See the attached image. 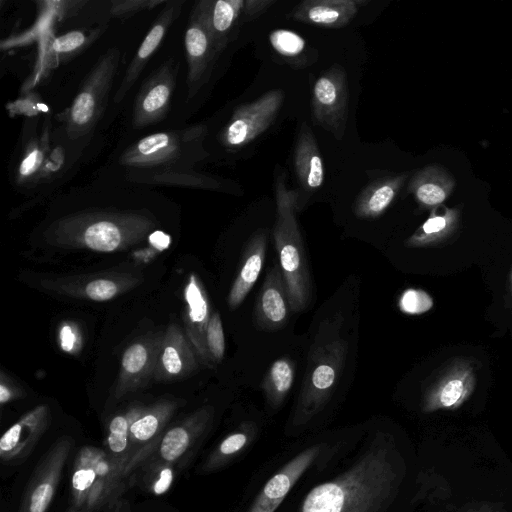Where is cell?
Segmentation results:
<instances>
[{"instance_id":"7402d4cb","label":"cell","mask_w":512,"mask_h":512,"mask_svg":"<svg viewBox=\"0 0 512 512\" xmlns=\"http://www.w3.org/2000/svg\"><path fill=\"white\" fill-rule=\"evenodd\" d=\"M85 453L79 457V464L72 477V487L79 499L93 486L98 475L104 477L108 473V465L101 456L98 455L95 465H92V450L85 449Z\"/></svg>"},{"instance_id":"9a60e30c","label":"cell","mask_w":512,"mask_h":512,"mask_svg":"<svg viewBox=\"0 0 512 512\" xmlns=\"http://www.w3.org/2000/svg\"><path fill=\"white\" fill-rule=\"evenodd\" d=\"M455 185L453 175L445 167L431 164L412 176L408 191L422 209L433 210L450 197Z\"/></svg>"},{"instance_id":"3957f363","label":"cell","mask_w":512,"mask_h":512,"mask_svg":"<svg viewBox=\"0 0 512 512\" xmlns=\"http://www.w3.org/2000/svg\"><path fill=\"white\" fill-rule=\"evenodd\" d=\"M120 60V51L110 48L98 60L83 82L67 117L71 139L88 134L103 115Z\"/></svg>"},{"instance_id":"4316f807","label":"cell","mask_w":512,"mask_h":512,"mask_svg":"<svg viewBox=\"0 0 512 512\" xmlns=\"http://www.w3.org/2000/svg\"><path fill=\"white\" fill-rule=\"evenodd\" d=\"M189 441V435L184 428H172L161 442L160 454L166 461H174L186 451Z\"/></svg>"},{"instance_id":"5b68a950","label":"cell","mask_w":512,"mask_h":512,"mask_svg":"<svg viewBox=\"0 0 512 512\" xmlns=\"http://www.w3.org/2000/svg\"><path fill=\"white\" fill-rule=\"evenodd\" d=\"M196 130L187 132H159L146 136L130 146L120 158V162L138 171H153L152 176L164 177L168 168H175L182 161L184 149L201 144L203 137L184 144Z\"/></svg>"},{"instance_id":"e575fe53","label":"cell","mask_w":512,"mask_h":512,"mask_svg":"<svg viewBox=\"0 0 512 512\" xmlns=\"http://www.w3.org/2000/svg\"><path fill=\"white\" fill-rule=\"evenodd\" d=\"M117 293V287L114 282L106 279H97L91 281L86 286L87 296L95 301H106L111 299Z\"/></svg>"},{"instance_id":"6da1fadb","label":"cell","mask_w":512,"mask_h":512,"mask_svg":"<svg viewBox=\"0 0 512 512\" xmlns=\"http://www.w3.org/2000/svg\"><path fill=\"white\" fill-rule=\"evenodd\" d=\"M276 221L273 229L279 266L286 284L290 309L300 312L311 300V281L305 249L296 219L297 194L288 189L286 173L275 176Z\"/></svg>"},{"instance_id":"2e32d148","label":"cell","mask_w":512,"mask_h":512,"mask_svg":"<svg viewBox=\"0 0 512 512\" xmlns=\"http://www.w3.org/2000/svg\"><path fill=\"white\" fill-rule=\"evenodd\" d=\"M70 444L62 441L50 452L33 482L21 512H45L53 498Z\"/></svg>"},{"instance_id":"ffe728a7","label":"cell","mask_w":512,"mask_h":512,"mask_svg":"<svg viewBox=\"0 0 512 512\" xmlns=\"http://www.w3.org/2000/svg\"><path fill=\"white\" fill-rule=\"evenodd\" d=\"M407 178V173H401L370 183L355 201V215L360 218H377L382 215L395 200Z\"/></svg>"},{"instance_id":"30bf717a","label":"cell","mask_w":512,"mask_h":512,"mask_svg":"<svg viewBox=\"0 0 512 512\" xmlns=\"http://www.w3.org/2000/svg\"><path fill=\"white\" fill-rule=\"evenodd\" d=\"M176 74V64L168 60L148 76L134 102L133 128L142 129L165 118L169 111Z\"/></svg>"},{"instance_id":"8fae6325","label":"cell","mask_w":512,"mask_h":512,"mask_svg":"<svg viewBox=\"0 0 512 512\" xmlns=\"http://www.w3.org/2000/svg\"><path fill=\"white\" fill-rule=\"evenodd\" d=\"M183 4L184 1L182 0L166 2L165 7L158 15L130 62L120 86L114 94L113 101L115 104H119L131 90L147 62L161 44L169 27L180 15Z\"/></svg>"},{"instance_id":"ac0fdd59","label":"cell","mask_w":512,"mask_h":512,"mask_svg":"<svg viewBox=\"0 0 512 512\" xmlns=\"http://www.w3.org/2000/svg\"><path fill=\"white\" fill-rule=\"evenodd\" d=\"M267 237L264 232L255 233L246 245L239 272L228 295V305L237 308L255 285L261 273L266 255Z\"/></svg>"},{"instance_id":"603a6c76","label":"cell","mask_w":512,"mask_h":512,"mask_svg":"<svg viewBox=\"0 0 512 512\" xmlns=\"http://www.w3.org/2000/svg\"><path fill=\"white\" fill-rule=\"evenodd\" d=\"M48 155L47 136L32 138L26 145L17 168L18 182H26L38 176Z\"/></svg>"},{"instance_id":"f35d334b","label":"cell","mask_w":512,"mask_h":512,"mask_svg":"<svg viewBox=\"0 0 512 512\" xmlns=\"http://www.w3.org/2000/svg\"><path fill=\"white\" fill-rule=\"evenodd\" d=\"M173 474L170 468H165L160 472L159 479L155 482L153 486L154 493L157 495L165 493L172 482Z\"/></svg>"},{"instance_id":"cb8c5ba5","label":"cell","mask_w":512,"mask_h":512,"mask_svg":"<svg viewBox=\"0 0 512 512\" xmlns=\"http://www.w3.org/2000/svg\"><path fill=\"white\" fill-rule=\"evenodd\" d=\"M85 244L96 251L110 252L121 242V232L116 224L102 220L89 225L84 232Z\"/></svg>"},{"instance_id":"d4e9b609","label":"cell","mask_w":512,"mask_h":512,"mask_svg":"<svg viewBox=\"0 0 512 512\" xmlns=\"http://www.w3.org/2000/svg\"><path fill=\"white\" fill-rule=\"evenodd\" d=\"M185 297L189 306L190 319L197 326L201 336L206 341V330L210 320L209 305L194 275H191L186 286Z\"/></svg>"},{"instance_id":"d6986e66","label":"cell","mask_w":512,"mask_h":512,"mask_svg":"<svg viewBox=\"0 0 512 512\" xmlns=\"http://www.w3.org/2000/svg\"><path fill=\"white\" fill-rule=\"evenodd\" d=\"M297 178L306 190L318 189L324 182L323 159L311 128L303 123L294 150Z\"/></svg>"},{"instance_id":"9c48e42d","label":"cell","mask_w":512,"mask_h":512,"mask_svg":"<svg viewBox=\"0 0 512 512\" xmlns=\"http://www.w3.org/2000/svg\"><path fill=\"white\" fill-rule=\"evenodd\" d=\"M274 0H202L197 3L218 45L224 50L243 22L262 15Z\"/></svg>"},{"instance_id":"83f0119b","label":"cell","mask_w":512,"mask_h":512,"mask_svg":"<svg viewBox=\"0 0 512 512\" xmlns=\"http://www.w3.org/2000/svg\"><path fill=\"white\" fill-rule=\"evenodd\" d=\"M433 306V299L423 290L409 288L402 292L398 300L399 309L409 315L427 312Z\"/></svg>"},{"instance_id":"7c38bea8","label":"cell","mask_w":512,"mask_h":512,"mask_svg":"<svg viewBox=\"0 0 512 512\" xmlns=\"http://www.w3.org/2000/svg\"><path fill=\"white\" fill-rule=\"evenodd\" d=\"M288 292L279 264L273 265L262 284L255 305V322L260 329L283 326L289 315Z\"/></svg>"},{"instance_id":"484cf974","label":"cell","mask_w":512,"mask_h":512,"mask_svg":"<svg viewBox=\"0 0 512 512\" xmlns=\"http://www.w3.org/2000/svg\"><path fill=\"white\" fill-rule=\"evenodd\" d=\"M272 48L286 59L299 58L306 49L303 37L292 30L276 29L269 35Z\"/></svg>"},{"instance_id":"d6a6232c","label":"cell","mask_w":512,"mask_h":512,"mask_svg":"<svg viewBox=\"0 0 512 512\" xmlns=\"http://www.w3.org/2000/svg\"><path fill=\"white\" fill-rule=\"evenodd\" d=\"M147 361V351L142 344H133L126 349L123 358V369L130 373L136 374L143 369Z\"/></svg>"},{"instance_id":"f546056e","label":"cell","mask_w":512,"mask_h":512,"mask_svg":"<svg viewBox=\"0 0 512 512\" xmlns=\"http://www.w3.org/2000/svg\"><path fill=\"white\" fill-rule=\"evenodd\" d=\"M88 44V37L82 31H71L57 37L52 48L58 54H70L79 51Z\"/></svg>"},{"instance_id":"d590c367","label":"cell","mask_w":512,"mask_h":512,"mask_svg":"<svg viewBox=\"0 0 512 512\" xmlns=\"http://www.w3.org/2000/svg\"><path fill=\"white\" fill-rule=\"evenodd\" d=\"M22 433L21 423H16L11 426L2 436L0 440V450L2 453H9L13 451L19 443Z\"/></svg>"},{"instance_id":"74e56055","label":"cell","mask_w":512,"mask_h":512,"mask_svg":"<svg viewBox=\"0 0 512 512\" xmlns=\"http://www.w3.org/2000/svg\"><path fill=\"white\" fill-rule=\"evenodd\" d=\"M247 437L243 433H235L227 437L220 445L221 453L225 455L239 451L246 443Z\"/></svg>"},{"instance_id":"4fadbf2b","label":"cell","mask_w":512,"mask_h":512,"mask_svg":"<svg viewBox=\"0 0 512 512\" xmlns=\"http://www.w3.org/2000/svg\"><path fill=\"white\" fill-rule=\"evenodd\" d=\"M367 3L361 0H305L292 10L290 17L310 25L340 28Z\"/></svg>"},{"instance_id":"60d3db41","label":"cell","mask_w":512,"mask_h":512,"mask_svg":"<svg viewBox=\"0 0 512 512\" xmlns=\"http://www.w3.org/2000/svg\"><path fill=\"white\" fill-rule=\"evenodd\" d=\"M61 339H62L63 347L65 349L68 350V349H70L72 347L74 337H73V334L71 333L69 327H64L63 328V330L61 332Z\"/></svg>"},{"instance_id":"44dd1931","label":"cell","mask_w":512,"mask_h":512,"mask_svg":"<svg viewBox=\"0 0 512 512\" xmlns=\"http://www.w3.org/2000/svg\"><path fill=\"white\" fill-rule=\"evenodd\" d=\"M294 364L286 357L275 360L262 382V388L270 403L280 404L294 382Z\"/></svg>"},{"instance_id":"7a4b0ae2","label":"cell","mask_w":512,"mask_h":512,"mask_svg":"<svg viewBox=\"0 0 512 512\" xmlns=\"http://www.w3.org/2000/svg\"><path fill=\"white\" fill-rule=\"evenodd\" d=\"M341 315L327 319L319 326L299 396L298 413L310 416L326 402L338 383L345 365L348 344L339 331Z\"/></svg>"},{"instance_id":"836d02e7","label":"cell","mask_w":512,"mask_h":512,"mask_svg":"<svg viewBox=\"0 0 512 512\" xmlns=\"http://www.w3.org/2000/svg\"><path fill=\"white\" fill-rule=\"evenodd\" d=\"M159 426L158 418L153 414H147L139 418L130 426L133 437L139 441H146L152 438Z\"/></svg>"},{"instance_id":"b9f144b4","label":"cell","mask_w":512,"mask_h":512,"mask_svg":"<svg viewBox=\"0 0 512 512\" xmlns=\"http://www.w3.org/2000/svg\"><path fill=\"white\" fill-rule=\"evenodd\" d=\"M9 399H10L9 390L5 386L1 385L0 386V402L3 404L5 402H7Z\"/></svg>"},{"instance_id":"277c9868","label":"cell","mask_w":512,"mask_h":512,"mask_svg":"<svg viewBox=\"0 0 512 512\" xmlns=\"http://www.w3.org/2000/svg\"><path fill=\"white\" fill-rule=\"evenodd\" d=\"M476 385V363L469 358H452L425 381L422 410H456L472 395Z\"/></svg>"},{"instance_id":"8d00e7d4","label":"cell","mask_w":512,"mask_h":512,"mask_svg":"<svg viewBox=\"0 0 512 512\" xmlns=\"http://www.w3.org/2000/svg\"><path fill=\"white\" fill-rule=\"evenodd\" d=\"M162 362L169 374H178L182 370V360L175 347L167 346L164 349Z\"/></svg>"},{"instance_id":"ab89813d","label":"cell","mask_w":512,"mask_h":512,"mask_svg":"<svg viewBox=\"0 0 512 512\" xmlns=\"http://www.w3.org/2000/svg\"><path fill=\"white\" fill-rule=\"evenodd\" d=\"M150 242L155 246L157 249H165L169 246L170 238L168 235L161 231H156L153 234L150 235Z\"/></svg>"},{"instance_id":"52a82bcc","label":"cell","mask_w":512,"mask_h":512,"mask_svg":"<svg viewBox=\"0 0 512 512\" xmlns=\"http://www.w3.org/2000/svg\"><path fill=\"white\" fill-rule=\"evenodd\" d=\"M348 108V87L345 70L334 65L315 81L312 93V113L315 123L343 138Z\"/></svg>"},{"instance_id":"8992f818","label":"cell","mask_w":512,"mask_h":512,"mask_svg":"<svg viewBox=\"0 0 512 512\" xmlns=\"http://www.w3.org/2000/svg\"><path fill=\"white\" fill-rule=\"evenodd\" d=\"M283 99L282 90L274 89L253 102L237 107L219 135L221 143L229 148L249 144L270 127Z\"/></svg>"},{"instance_id":"e0dca14e","label":"cell","mask_w":512,"mask_h":512,"mask_svg":"<svg viewBox=\"0 0 512 512\" xmlns=\"http://www.w3.org/2000/svg\"><path fill=\"white\" fill-rule=\"evenodd\" d=\"M461 212L458 207L439 206L407 239L413 248L436 247L447 243L459 229Z\"/></svg>"},{"instance_id":"1f68e13d","label":"cell","mask_w":512,"mask_h":512,"mask_svg":"<svg viewBox=\"0 0 512 512\" xmlns=\"http://www.w3.org/2000/svg\"><path fill=\"white\" fill-rule=\"evenodd\" d=\"M162 3V1L157 0L114 1L112 3L111 13L115 17H128L144 9H151Z\"/></svg>"},{"instance_id":"ba28073f","label":"cell","mask_w":512,"mask_h":512,"mask_svg":"<svg viewBox=\"0 0 512 512\" xmlns=\"http://www.w3.org/2000/svg\"><path fill=\"white\" fill-rule=\"evenodd\" d=\"M184 43L188 64V98L190 99L209 80L216 60L223 51L208 28L198 5L190 14Z\"/></svg>"},{"instance_id":"4dcf8cb0","label":"cell","mask_w":512,"mask_h":512,"mask_svg":"<svg viewBox=\"0 0 512 512\" xmlns=\"http://www.w3.org/2000/svg\"><path fill=\"white\" fill-rule=\"evenodd\" d=\"M128 422L123 416H116L109 426L108 444L115 453L122 452L127 446Z\"/></svg>"},{"instance_id":"f1b7e54d","label":"cell","mask_w":512,"mask_h":512,"mask_svg":"<svg viewBox=\"0 0 512 512\" xmlns=\"http://www.w3.org/2000/svg\"><path fill=\"white\" fill-rule=\"evenodd\" d=\"M206 345L210 358L220 361L225 352V338L222 321L218 313H214L206 330Z\"/></svg>"},{"instance_id":"7bdbcfd3","label":"cell","mask_w":512,"mask_h":512,"mask_svg":"<svg viewBox=\"0 0 512 512\" xmlns=\"http://www.w3.org/2000/svg\"><path fill=\"white\" fill-rule=\"evenodd\" d=\"M510 295L512 298V268H511V273H510Z\"/></svg>"},{"instance_id":"5bb4252c","label":"cell","mask_w":512,"mask_h":512,"mask_svg":"<svg viewBox=\"0 0 512 512\" xmlns=\"http://www.w3.org/2000/svg\"><path fill=\"white\" fill-rule=\"evenodd\" d=\"M317 453V447L303 451L270 478L249 512H274Z\"/></svg>"}]
</instances>
